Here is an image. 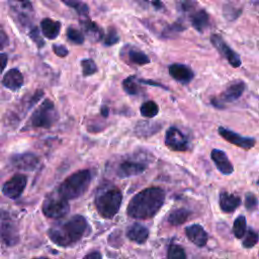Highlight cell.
Returning <instances> with one entry per match:
<instances>
[{"mask_svg":"<svg viewBox=\"0 0 259 259\" xmlns=\"http://www.w3.org/2000/svg\"><path fill=\"white\" fill-rule=\"evenodd\" d=\"M219 204L221 209L224 212L230 213L235 211L241 204V198L238 195L229 193L227 191H222L220 193V198H219Z\"/></svg>","mask_w":259,"mask_h":259,"instance_id":"cell-21","label":"cell"},{"mask_svg":"<svg viewBox=\"0 0 259 259\" xmlns=\"http://www.w3.org/2000/svg\"><path fill=\"white\" fill-rule=\"evenodd\" d=\"M92 175L90 170H79L68 176L59 186L57 192L64 198L71 200L82 196L91 183Z\"/></svg>","mask_w":259,"mask_h":259,"instance_id":"cell-4","label":"cell"},{"mask_svg":"<svg viewBox=\"0 0 259 259\" xmlns=\"http://www.w3.org/2000/svg\"><path fill=\"white\" fill-rule=\"evenodd\" d=\"M28 35L31 38V40L37 46V48H42L45 46V40L40 36V32L36 26H33L30 28Z\"/></svg>","mask_w":259,"mask_h":259,"instance_id":"cell-39","label":"cell"},{"mask_svg":"<svg viewBox=\"0 0 259 259\" xmlns=\"http://www.w3.org/2000/svg\"><path fill=\"white\" fill-rule=\"evenodd\" d=\"M167 257L170 259H185L186 254L184 249L176 244H171L167 251Z\"/></svg>","mask_w":259,"mask_h":259,"instance_id":"cell-36","label":"cell"},{"mask_svg":"<svg viewBox=\"0 0 259 259\" xmlns=\"http://www.w3.org/2000/svg\"><path fill=\"white\" fill-rule=\"evenodd\" d=\"M160 128H161V124L159 122L141 121L135 127V135L138 137L147 138L158 133Z\"/></svg>","mask_w":259,"mask_h":259,"instance_id":"cell-24","label":"cell"},{"mask_svg":"<svg viewBox=\"0 0 259 259\" xmlns=\"http://www.w3.org/2000/svg\"><path fill=\"white\" fill-rule=\"evenodd\" d=\"M190 22L198 32H203L209 26V15L204 9H196L190 13Z\"/></svg>","mask_w":259,"mask_h":259,"instance_id":"cell-22","label":"cell"},{"mask_svg":"<svg viewBox=\"0 0 259 259\" xmlns=\"http://www.w3.org/2000/svg\"><path fill=\"white\" fill-rule=\"evenodd\" d=\"M119 41V35L116 31V29L112 26H110L108 29H107V32L105 33L104 35V38H103V44L104 46L106 47H110V46H113L115 44H117Z\"/></svg>","mask_w":259,"mask_h":259,"instance_id":"cell-37","label":"cell"},{"mask_svg":"<svg viewBox=\"0 0 259 259\" xmlns=\"http://www.w3.org/2000/svg\"><path fill=\"white\" fill-rule=\"evenodd\" d=\"M259 242V234L253 229H248L245 236L243 237L242 245L244 248H252Z\"/></svg>","mask_w":259,"mask_h":259,"instance_id":"cell-31","label":"cell"},{"mask_svg":"<svg viewBox=\"0 0 259 259\" xmlns=\"http://www.w3.org/2000/svg\"><path fill=\"white\" fill-rule=\"evenodd\" d=\"M1 241L6 246H14L19 242V231L16 219L8 211H1Z\"/></svg>","mask_w":259,"mask_h":259,"instance_id":"cell-7","label":"cell"},{"mask_svg":"<svg viewBox=\"0 0 259 259\" xmlns=\"http://www.w3.org/2000/svg\"><path fill=\"white\" fill-rule=\"evenodd\" d=\"M140 111H141V114H142L144 117L151 118V117H154V116H156V115L158 114V112H159V106H158V104H157L155 101L149 100V101L144 102V103L141 105Z\"/></svg>","mask_w":259,"mask_h":259,"instance_id":"cell-29","label":"cell"},{"mask_svg":"<svg viewBox=\"0 0 259 259\" xmlns=\"http://www.w3.org/2000/svg\"><path fill=\"white\" fill-rule=\"evenodd\" d=\"M53 52L60 58H65L68 56L69 51L68 49L64 46V45H59V44H55L53 45Z\"/></svg>","mask_w":259,"mask_h":259,"instance_id":"cell-43","label":"cell"},{"mask_svg":"<svg viewBox=\"0 0 259 259\" xmlns=\"http://www.w3.org/2000/svg\"><path fill=\"white\" fill-rule=\"evenodd\" d=\"M176 7L181 12H190L192 13L197 9V1L196 0H174Z\"/></svg>","mask_w":259,"mask_h":259,"instance_id":"cell-33","label":"cell"},{"mask_svg":"<svg viewBox=\"0 0 259 259\" xmlns=\"http://www.w3.org/2000/svg\"><path fill=\"white\" fill-rule=\"evenodd\" d=\"M137 81L138 80L134 76H130V77L125 78L122 81V88H123V90L127 94H130V95H137V94H139L142 88L140 87V85H139V83Z\"/></svg>","mask_w":259,"mask_h":259,"instance_id":"cell-30","label":"cell"},{"mask_svg":"<svg viewBox=\"0 0 259 259\" xmlns=\"http://www.w3.org/2000/svg\"><path fill=\"white\" fill-rule=\"evenodd\" d=\"M66 34H67L68 39L75 45H82L85 40V36H84L83 32L75 27H72V26L67 28Z\"/></svg>","mask_w":259,"mask_h":259,"instance_id":"cell-34","label":"cell"},{"mask_svg":"<svg viewBox=\"0 0 259 259\" xmlns=\"http://www.w3.org/2000/svg\"><path fill=\"white\" fill-rule=\"evenodd\" d=\"M59 119L58 111L50 99H45L32 112L28 125L33 128H50Z\"/></svg>","mask_w":259,"mask_h":259,"instance_id":"cell-5","label":"cell"},{"mask_svg":"<svg viewBox=\"0 0 259 259\" xmlns=\"http://www.w3.org/2000/svg\"><path fill=\"white\" fill-rule=\"evenodd\" d=\"M223 14L228 20H235L241 14V9L235 8L230 4H225L223 7Z\"/></svg>","mask_w":259,"mask_h":259,"instance_id":"cell-38","label":"cell"},{"mask_svg":"<svg viewBox=\"0 0 259 259\" xmlns=\"http://www.w3.org/2000/svg\"><path fill=\"white\" fill-rule=\"evenodd\" d=\"M210 42L232 67L238 68L241 66L242 61L240 56L233 49H231V47H229V45L224 40V38L220 34H211Z\"/></svg>","mask_w":259,"mask_h":259,"instance_id":"cell-9","label":"cell"},{"mask_svg":"<svg viewBox=\"0 0 259 259\" xmlns=\"http://www.w3.org/2000/svg\"><path fill=\"white\" fill-rule=\"evenodd\" d=\"M218 132L224 140H226L227 142H229L237 147L245 149V150L252 149L256 143L255 139H253L251 137H243V136H241L227 127H224V126H219Z\"/></svg>","mask_w":259,"mask_h":259,"instance_id":"cell-13","label":"cell"},{"mask_svg":"<svg viewBox=\"0 0 259 259\" xmlns=\"http://www.w3.org/2000/svg\"><path fill=\"white\" fill-rule=\"evenodd\" d=\"M2 85L11 91L20 89L23 85V76L21 72L15 68L8 70L2 78Z\"/></svg>","mask_w":259,"mask_h":259,"instance_id":"cell-18","label":"cell"},{"mask_svg":"<svg viewBox=\"0 0 259 259\" xmlns=\"http://www.w3.org/2000/svg\"><path fill=\"white\" fill-rule=\"evenodd\" d=\"M165 191L161 187H148L138 192L128 202L126 212L131 218L148 220L153 218L163 206Z\"/></svg>","mask_w":259,"mask_h":259,"instance_id":"cell-1","label":"cell"},{"mask_svg":"<svg viewBox=\"0 0 259 259\" xmlns=\"http://www.w3.org/2000/svg\"><path fill=\"white\" fill-rule=\"evenodd\" d=\"M80 64L82 67V74L84 77L94 75L98 70L95 62L91 59H83V60H81Z\"/></svg>","mask_w":259,"mask_h":259,"instance_id":"cell-35","label":"cell"},{"mask_svg":"<svg viewBox=\"0 0 259 259\" xmlns=\"http://www.w3.org/2000/svg\"><path fill=\"white\" fill-rule=\"evenodd\" d=\"M190 214H191L190 210L186 208H183V207L175 208L168 214L167 221L172 226H179L184 224L188 220Z\"/></svg>","mask_w":259,"mask_h":259,"instance_id":"cell-25","label":"cell"},{"mask_svg":"<svg viewBox=\"0 0 259 259\" xmlns=\"http://www.w3.org/2000/svg\"><path fill=\"white\" fill-rule=\"evenodd\" d=\"M253 2L254 5H256L257 7H259V0H251Z\"/></svg>","mask_w":259,"mask_h":259,"instance_id":"cell-49","label":"cell"},{"mask_svg":"<svg viewBox=\"0 0 259 259\" xmlns=\"http://www.w3.org/2000/svg\"><path fill=\"white\" fill-rule=\"evenodd\" d=\"M38 157L33 153L14 154L9 158V163L18 170L31 171L38 165Z\"/></svg>","mask_w":259,"mask_h":259,"instance_id":"cell-14","label":"cell"},{"mask_svg":"<svg viewBox=\"0 0 259 259\" xmlns=\"http://www.w3.org/2000/svg\"><path fill=\"white\" fill-rule=\"evenodd\" d=\"M8 44V36L6 35L4 30H1L0 33V45H1V49H4V47Z\"/></svg>","mask_w":259,"mask_h":259,"instance_id":"cell-44","label":"cell"},{"mask_svg":"<svg viewBox=\"0 0 259 259\" xmlns=\"http://www.w3.org/2000/svg\"><path fill=\"white\" fill-rule=\"evenodd\" d=\"M170 76L181 84H188L194 77V73L188 66L184 64L175 63L168 68Z\"/></svg>","mask_w":259,"mask_h":259,"instance_id":"cell-15","label":"cell"},{"mask_svg":"<svg viewBox=\"0 0 259 259\" xmlns=\"http://www.w3.org/2000/svg\"><path fill=\"white\" fill-rule=\"evenodd\" d=\"M165 145L168 149L176 152H185L189 148L186 136L177 127L171 126L165 135Z\"/></svg>","mask_w":259,"mask_h":259,"instance_id":"cell-12","label":"cell"},{"mask_svg":"<svg viewBox=\"0 0 259 259\" xmlns=\"http://www.w3.org/2000/svg\"><path fill=\"white\" fill-rule=\"evenodd\" d=\"M84 257H85V258H89V259H92V258H95V259L99 258V259H100V258H102V255H101L98 251H93V252H91V253L85 255Z\"/></svg>","mask_w":259,"mask_h":259,"instance_id":"cell-45","label":"cell"},{"mask_svg":"<svg viewBox=\"0 0 259 259\" xmlns=\"http://www.w3.org/2000/svg\"><path fill=\"white\" fill-rule=\"evenodd\" d=\"M125 236L128 240L137 244H144L149 238V230L145 226L135 223L127 227L125 231Z\"/></svg>","mask_w":259,"mask_h":259,"instance_id":"cell-20","label":"cell"},{"mask_svg":"<svg viewBox=\"0 0 259 259\" xmlns=\"http://www.w3.org/2000/svg\"><path fill=\"white\" fill-rule=\"evenodd\" d=\"M151 1H152V4L154 5V7L156 9H162L164 7L163 3L160 0H151Z\"/></svg>","mask_w":259,"mask_h":259,"instance_id":"cell-47","label":"cell"},{"mask_svg":"<svg viewBox=\"0 0 259 259\" xmlns=\"http://www.w3.org/2000/svg\"><path fill=\"white\" fill-rule=\"evenodd\" d=\"M26 183L27 177L24 174L17 173L3 184L2 193L10 199H16L24 191Z\"/></svg>","mask_w":259,"mask_h":259,"instance_id":"cell-11","label":"cell"},{"mask_svg":"<svg viewBox=\"0 0 259 259\" xmlns=\"http://www.w3.org/2000/svg\"><path fill=\"white\" fill-rule=\"evenodd\" d=\"M42 213L50 219H61L68 214L70 205L68 199L61 196L58 192L56 194H49L41 205Z\"/></svg>","mask_w":259,"mask_h":259,"instance_id":"cell-6","label":"cell"},{"mask_svg":"<svg viewBox=\"0 0 259 259\" xmlns=\"http://www.w3.org/2000/svg\"><path fill=\"white\" fill-rule=\"evenodd\" d=\"M211 160L213 161L217 169L224 175H230L234 172V166L229 160L227 154L219 149H213L210 153Z\"/></svg>","mask_w":259,"mask_h":259,"instance_id":"cell-17","label":"cell"},{"mask_svg":"<svg viewBox=\"0 0 259 259\" xmlns=\"http://www.w3.org/2000/svg\"><path fill=\"white\" fill-rule=\"evenodd\" d=\"M257 205H258L257 197L253 193H251V192L247 193L246 197H245V206H246V208L248 210L252 211V210H254L257 207Z\"/></svg>","mask_w":259,"mask_h":259,"instance_id":"cell-41","label":"cell"},{"mask_svg":"<svg viewBox=\"0 0 259 259\" xmlns=\"http://www.w3.org/2000/svg\"><path fill=\"white\" fill-rule=\"evenodd\" d=\"M147 161L140 159H126L121 161L116 168V175L119 178H127L142 174L148 167Z\"/></svg>","mask_w":259,"mask_h":259,"instance_id":"cell-10","label":"cell"},{"mask_svg":"<svg viewBox=\"0 0 259 259\" xmlns=\"http://www.w3.org/2000/svg\"><path fill=\"white\" fill-rule=\"evenodd\" d=\"M108 244L114 248H118L122 245V239H121V234L119 230H115L109 235Z\"/></svg>","mask_w":259,"mask_h":259,"instance_id":"cell-40","label":"cell"},{"mask_svg":"<svg viewBox=\"0 0 259 259\" xmlns=\"http://www.w3.org/2000/svg\"><path fill=\"white\" fill-rule=\"evenodd\" d=\"M80 24L86 35L92 41H99L103 37L102 28L96 22L92 21L88 16L80 17Z\"/></svg>","mask_w":259,"mask_h":259,"instance_id":"cell-19","label":"cell"},{"mask_svg":"<svg viewBox=\"0 0 259 259\" xmlns=\"http://www.w3.org/2000/svg\"><path fill=\"white\" fill-rule=\"evenodd\" d=\"M65 5H67L70 8H73L80 17L83 16H88L89 12V7L85 2L82 0H61Z\"/></svg>","mask_w":259,"mask_h":259,"instance_id":"cell-27","label":"cell"},{"mask_svg":"<svg viewBox=\"0 0 259 259\" xmlns=\"http://www.w3.org/2000/svg\"><path fill=\"white\" fill-rule=\"evenodd\" d=\"M40 30L45 37L49 39H55L60 34L61 22L53 20L52 18H44L40 21Z\"/></svg>","mask_w":259,"mask_h":259,"instance_id":"cell-23","label":"cell"},{"mask_svg":"<svg viewBox=\"0 0 259 259\" xmlns=\"http://www.w3.org/2000/svg\"><path fill=\"white\" fill-rule=\"evenodd\" d=\"M184 232L187 239L194 245L198 247H203L206 245L208 240V235L202 226L198 224H193L186 227L184 229Z\"/></svg>","mask_w":259,"mask_h":259,"instance_id":"cell-16","label":"cell"},{"mask_svg":"<svg viewBox=\"0 0 259 259\" xmlns=\"http://www.w3.org/2000/svg\"><path fill=\"white\" fill-rule=\"evenodd\" d=\"M126 57H127L128 62L132 64H135V65L143 66V65L150 63V58L148 57V55H146L144 52H142L141 50H138L136 48L130 47L127 49Z\"/></svg>","mask_w":259,"mask_h":259,"instance_id":"cell-26","label":"cell"},{"mask_svg":"<svg viewBox=\"0 0 259 259\" xmlns=\"http://www.w3.org/2000/svg\"><path fill=\"white\" fill-rule=\"evenodd\" d=\"M108 111H109V109H108V106H106V105H103V106L101 107V114H102V116H105V117H107V116H108Z\"/></svg>","mask_w":259,"mask_h":259,"instance_id":"cell-48","label":"cell"},{"mask_svg":"<svg viewBox=\"0 0 259 259\" xmlns=\"http://www.w3.org/2000/svg\"><path fill=\"white\" fill-rule=\"evenodd\" d=\"M246 88L245 82L242 80H238L230 84L224 92L220 94V96L211 99V104L217 108H223L226 103H231L239 99L244 93Z\"/></svg>","mask_w":259,"mask_h":259,"instance_id":"cell-8","label":"cell"},{"mask_svg":"<svg viewBox=\"0 0 259 259\" xmlns=\"http://www.w3.org/2000/svg\"><path fill=\"white\" fill-rule=\"evenodd\" d=\"M0 59H1V65H2V71L5 69V67H6V64H7V60H8V57H7V55L5 54V53H2L1 54V57H0Z\"/></svg>","mask_w":259,"mask_h":259,"instance_id":"cell-46","label":"cell"},{"mask_svg":"<svg viewBox=\"0 0 259 259\" xmlns=\"http://www.w3.org/2000/svg\"><path fill=\"white\" fill-rule=\"evenodd\" d=\"M247 230V224H246V218L241 214L238 215L233 224V234L237 239H241L245 236Z\"/></svg>","mask_w":259,"mask_h":259,"instance_id":"cell-28","label":"cell"},{"mask_svg":"<svg viewBox=\"0 0 259 259\" xmlns=\"http://www.w3.org/2000/svg\"><path fill=\"white\" fill-rule=\"evenodd\" d=\"M185 29V25L182 23V21L178 20L168 26H166L162 32L164 37H173L177 35L179 32L183 31Z\"/></svg>","mask_w":259,"mask_h":259,"instance_id":"cell-32","label":"cell"},{"mask_svg":"<svg viewBox=\"0 0 259 259\" xmlns=\"http://www.w3.org/2000/svg\"><path fill=\"white\" fill-rule=\"evenodd\" d=\"M121 201V191L114 185L105 184L96 192L94 204L100 217L104 219H111L118 212Z\"/></svg>","mask_w":259,"mask_h":259,"instance_id":"cell-3","label":"cell"},{"mask_svg":"<svg viewBox=\"0 0 259 259\" xmlns=\"http://www.w3.org/2000/svg\"><path fill=\"white\" fill-rule=\"evenodd\" d=\"M88 229L86 219L81 214H75L68 221L55 225L48 231L50 240L61 247H69L79 242Z\"/></svg>","mask_w":259,"mask_h":259,"instance_id":"cell-2","label":"cell"},{"mask_svg":"<svg viewBox=\"0 0 259 259\" xmlns=\"http://www.w3.org/2000/svg\"><path fill=\"white\" fill-rule=\"evenodd\" d=\"M9 1L12 3L13 8L21 9L25 11H32V6L28 0H9Z\"/></svg>","mask_w":259,"mask_h":259,"instance_id":"cell-42","label":"cell"}]
</instances>
